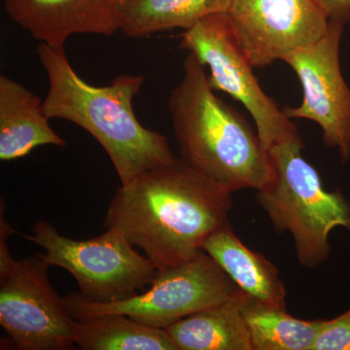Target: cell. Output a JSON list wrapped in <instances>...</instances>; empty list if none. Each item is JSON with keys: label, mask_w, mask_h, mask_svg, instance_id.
Segmentation results:
<instances>
[{"label": "cell", "mask_w": 350, "mask_h": 350, "mask_svg": "<svg viewBox=\"0 0 350 350\" xmlns=\"http://www.w3.org/2000/svg\"><path fill=\"white\" fill-rule=\"evenodd\" d=\"M232 194L180 158L147 170L117 189L105 219L157 269L195 256L229 222Z\"/></svg>", "instance_id": "cell-1"}, {"label": "cell", "mask_w": 350, "mask_h": 350, "mask_svg": "<svg viewBox=\"0 0 350 350\" xmlns=\"http://www.w3.org/2000/svg\"><path fill=\"white\" fill-rule=\"evenodd\" d=\"M38 55L49 83L44 113L88 131L107 152L121 184L176 159L167 138L142 126L133 111L144 76L122 75L96 87L77 75L64 48L40 43Z\"/></svg>", "instance_id": "cell-2"}, {"label": "cell", "mask_w": 350, "mask_h": 350, "mask_svg": "<svg viewBox=\"0 0 350 350\" xmlns=\"http://www.w3.org/2000/svg\"><path fill=\"white\" fill-rule=\"evenodd\" d=\"M181 160L228 192L264 188L273 176L258 133L234 107L215 96L206 66L193 53L167 100Z\"/></svg>", "instance_id": "cell-3"}, {"label": "cell", "mask_w": 350, "mask_h": 350, "mask_svg": "<svg viewBox=\"0 0 350 350\" xmlns=\"http://www.w3.org/2000/svg\"><path fill=\"white\" fill-rule=\"evenodd\" d=\"M304 147L299 135L269 149L273 179L257 191L256 200L276 232L291 234L300 265L315 269L331 255V232L338 227L350 231V200L340 190L323 187Z\"/></svg>", "instance_id": "cell-4"}, {"label": "cell", "mask_w": 350, "mask_h": 350, "mask_svg": "<svg viewBox=\"0 0 350 350\" xmlns=\"http://www.w3.org/2000/svg\"><path fill=\"white\" fill-rule=\"evenodd\" d=\"M239 290L202 250L187 261L158 269L148 289L124 300L96 301L81 293H70L63 298V303L76 321L117 313L145 325L167 329L179 320L230 300Z\"/></svg>", "instance_id": "cell-5"}, {"label": "cell", "mask_w": 350, "mask_h": 350, "mask_svg": "<svg viewBox=\"0 0 350 350\" xmlns=\"http://www.w3.org/2000/svg\"><path fill=\"white\" fill-rule=\"evenodd\" d=\"M31 230L25 238L45 250L40 254L44 261L68 271L80 293L91 301L129 298L149 286L158 271L116 230L84 241L63 236L45 220L38 221Z\"/></svg>", "instance_id": "cell-6"}, {"label": "cell", "mask_w": 350, "mask_h": 350, "mask_svg": "<svg viewBox=\"0 0 350 350\" xmlns=\"http://www.w3.org/2000/svg\"><path fill=\"white\" fill-rule=\"evenodd\" d=\"M180 46L208 66L213 91L230 94L250 112L265 150L300 135L271 96L262 91L250 59L241 47L227 12L204 18L181 34Z\"/></svg>", "instance_id": "cell-7"}, {"label": "cell", "mask_w": 350, "mask_h": 350, "mask_svg": "<svg viewBox=\"0 0 350 350\" xmlns=\"http://www.w3.org/2000/svg\"><path fill=\"white\" fill-rule=\"evenodd\" d=\"M49 268L38 254L0 273V325L21 350L75 347L76 320L51 284Z\"/></svg>", "instance_id": "cell-8"}, {"label": "cell", "mask_w": 350, "mask_h": 350, "mask_svg": "<svg viewBox=\"0 0 350 350\" xmlns=\"http://www.w3.org/2000/svg\"><path fill=\"white\" fill-rule=\"evenodd\" d=\"M344 25L330 21L323 38L283 59L298 76L304 91L301 105L283 111L291 120L317 123L321 129L324 144L337 149L340 160L347 162L350 160V89L340 64Z\"/></svg>", "instance_id": "cell-9"}, {"label": "cell", "mask_w": 350, "mask_h": 350, "mask_svg": "<svg viewBox=\"0 0 350 350\" xmlns=\"http://www.w3.org/2000/svg\"><path fill=\"white\" fill-rule=\"evenodd\" d=\"M227 15L239 45L258 68L317 42L330 24L315 0H232Z\"/></svg>", "instance_id": "cell-10"}, {"label": "cell", "mask_w": 350, "mask_h": 350, "mask_svg": "<svg viewBox=\"0 0 350 350\" xmlns=\"http://www.w3.org/2000/svg\"><path fill=\"white\" fill-rule=\"evenodd\" d=\"M123 0H4L6 13L34 38L64 48L73 34L113 36L121 27Z\"/></svg>", "instance_id": "cell-11"}, {"label": "cell", "mask_w": 350, "mask_h": 350, "mask_svg": "<svg viewBox=\"0 0 350 350\" xmlns=\"http://www.w3.org/2000/svg\"><path fill=\"white\" fill-rule=\"evenodd\" d=\"M42 103L31 90L0 75V160H17L42 145L66 146L51 128Z\"/></svg>", "instance_id": "cell-12"}, {"label": "cell", "mask_w": 350, "mask_h": 350, "mask_svg": "<svg viewBox=\"0 0 350 350\" xmlns=\"http://www.w3.org/2000/svg\"><path fill=\"white\" fill-rule=\"evenodd\" d=\"M202 250L244 293L258 301L286 308V287L278 268L264 255L247 247L230 221L206 239Z\"/></svg>", "instance_id": "cell-13"}, {"label": "cell", "mask_w": 350, "mask_h": 350, "mask_svg": "<svg viewBox=\"0 0 350 350\" xmlns=\"http://www.w3.org/2000/svg\"><path fill=\"white\" fill-rule=\"evenodd\" d=\"M244 292L165 329L178 350H252L241 312Z\"/></svg>", "instance_id": "cell-14"}, {"label": "cell", "mask_w": 350, "mask_h": 350, "mask_svg": "<svg viewBox=\"0 0 350 350\" xmlns=\"http://www.w3.org/2000/svg\"><path fill=\"white\" fill-rule=\"evenodd\" d=\"M232 0H123L120 31L133 38L192 29L204 18L227 12Z\"/></svg>", "instance_id": "cell-15"}, {"label": "cell", "mask_w": 350, "mask_h": 350, "mask_svg": "<svg viewBox=\"0 0 350 350\" xmlns=\"http://www.w3.org/2000/svg\"><path fill=\"white\" fill-rule=\"evenodd\" d=\"M241 312L252 350H312L322 319H296L282 308L243 294Z\"/></svg>", "instance_id": "cell-16"}, {"label": "cell", "mask_w": 350, "mask_h": 350, "mask_svg": "<svg viewBox=\"0 0 350 350\" xmlns=\"http://www.w3.org/2000/svg\"><path fill=\"white\" fill-rule=\"evenodd\" d=\"M75 344L83 350H178L165 329L117 313L76 321Z\"/></svg>", "instance_id": "cell-17"}, {"label": "cell", "mask_w": 350, "mask_h": 350, "mask_svg": "<svg viewBox=\"0 0 350 350\" xmlns=\"http://www.w3.org/2000/svg\"><path fill=\"white\" fill-rule=\"evenodd\" d=\"M312 350H350V306L333 319H322Z\"/></svg>", "instance_id": "cell-18"}, {"label": "cell", "mask_w": 350, "mask_h": 350, "mask_svg": "<svg viewBox=\"0 0 350 350\" xmlns=\"http://www.w3.org/2000/svg\"><path fill=\"white\" fill-rule=\"evenodd\" d=\"M332 22H350V0H315Z\"/></svg>", "instance_id": "cell-19"}]
</instances>
